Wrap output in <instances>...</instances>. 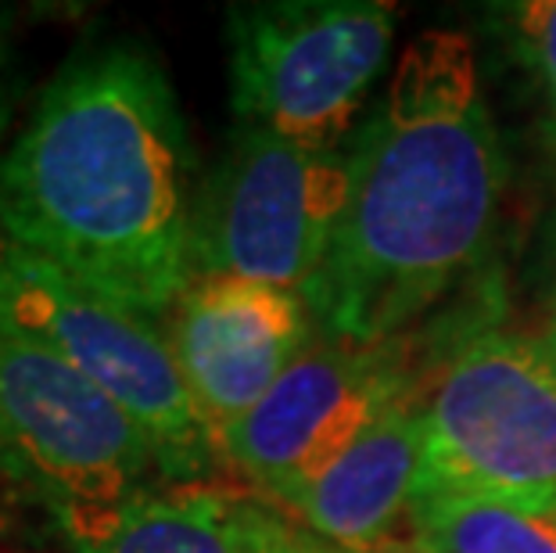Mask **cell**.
Masks as SVG:
<instances>
[{"instance_id":"ba28073f","label":"cell","mask_w":556,"mask_h":553,"mask_svg":"<svg viewBox=\"0 0 556 553\" xmlns=\"http://www.w3.org/2000/svg\"><path fill=\"white\" fill-rule=\"evenodd\" d=\"M413 381L392 341L313 345L283 378L216 435L219 461L255 489L280 503L309 486L359 435L409 392Z\"/></svg>"},{"instance_id":"4fadbf2b","label":"cell","mask_w":556,"mask_h":553,"mask_svg":"<svg viewBox=\"0 0 556 553\" xmlns=\"http://www.w3.org/2000/svg\"><path fill=\"white\" fill-rule=\"evenodd\" d=\"M503 26L510 33L517 58L535 79L556 137V0H517L503 8Z\"/></svg>"},{"instance_id":"7c38bea8","label":"cell","mask_w":556,"mask_h":553,"mask_svg":"<svg viewBox=\"0 0 556 553\" xmlns=\"http://www.w3.org/2000/svg\"><path fill=\"white\" fill-rule=\"evenodd\" d=\"M399 553H556V503L428 489Z\"/></svg>"},{"instance_id":"8992f818","label":"cell","mask_w":556,"mask_h":553,"mask_svg":"<svg viewBox=\"0 0 556 553\" xmlns=\"http://www.w3.org/2000/svg\"><path fill=\"white\" fill-rule=\"evenodd\" d=\"M424 403V492L556 503V356L506 327L470 335Z\"/></svg>"},{"instance_id":"5b68a950","label":"cell","mask_w":556,"mask_h":553,"mask_svg":"<svg viewBox=\"0 0 556 553\" xmlns=\"http://www.w3.org/2000/svg\"><path fill=\"white\" fill-rule=\"evenodd\" d=\"M155 486L148 435L65 360L0 327V489L58 525Z\"/></svg>"},{"instance_id":"277c9868","label":"cell","mask_w":556,"mask_h":553,"mask_svg":"<svg viewBox=\"0 0 556 553\" xmlns=\"http://www.w3.org/2000/svg\"><path fill=\"white\" fill-rule=\"evenodd\" d=\"M399 29L388 0H263L227 11L238 126L334 151L384 73Z\"/></svg>"},{"instance_id":"3957f363","label":"cell","mask_w":556,"mask_h":553,"mask_svg":"<svg viewBox=\"0 0 556 553\" xmlns=\"http://www.w3.org/2000/svg\"><path fill=\"white\" fill-rule=\"evenodd\" d=\"M0 327L101 388L155 450L162 486L208 481L216 431L194 406L165 327L0 241Z\"/></svg>"},{"instance_id":"8fae6325","label":"cell","mask_w":556,"mask_h":553,"mask_svg":"<svg viewBox=\"0 0 556 553\" xmlns=\"http://www.w3.org/2000/svg\"><path fill=\"white\" fill-rule=\"evenodd\" d=\"M54 528L65 553H305L313 546V536L299 532L277 503L212 481L155 486Z\"/></svg>"},{"instance_id":"9c48e42d","label":"cell","mask_w":556,"mask_h":553,"mask_svg":"<svg viewBox=\"0 0 556 553\" xmlns=\"http://www.w3.org/2000/svg\"><path fill=\"white\" fill-rule=\"evenodd\" d=\"M162 327L187 392L219 435L313 349L316 316L302 291L194 277Z\"/></svg>"},{"instance_id":"6da1fadb","label":"cell","mask_w":556,"mask_h":553,"mask_svg":"<svg viewBox=\"0 0 556 553\" xmlns=\"http://www.w3.org/2000/svg\"><path fill=\"white\" fill-rule=\"evenodd\" d=\"M194 140L155 47L83 40L0 151V241L165 321L191 288Z\"/></svg>"},{"instance_id":"52a82bcc","label":"cell","mask_w":556,"mask_h":553,"mask_svg":"<svg viewBox=\"0 0 556 553\" xmlns=\"http://www.w3.org/2000/svg\"><path fill=\"white\" fill-rule=\"evenodd\" d=\"M349 205L338 151L233 126L191 209L194 277H241L305 291Z\"/></svg>"},{"instance_id":"5bb4252c","label":"cell","mask_w":556,"mask_h":553,"mask_svg":"<svg viewBox=\"0 0 556 553\" xmlns=\"http://www.w3.org/2000/svg\"><path fill=\"white\" fill-rule=\"evenodd\" d=\"M18 101V54H15V11L0 4V144Z\"/></svg>"},{"instance_id":"2e32d148","label":"cell","mask_w":556,"mask_h":553,"mask_svg":"<svg viewBox=\"0 0 556 553\" xmlns=\"http://www.w3.org/2000/svg\"><path fill=\"white\" fill-rule=\"evenodd\" d=\"M305 553H345V550H334V546H324V543H316V539H313V546H309V550H305Z\"/></svg>"},{"instance_id":"30bf717a","label":"cell","mask_w":556,"mask_h":553,"mask_svg":"<svg viewBox=\"0 0 556 553\" xmlns=\"http://www.w3.org/2000/svg\"><path fill=\"white\" fill-rule=\"evenodd\" d=\"M424 492L420 388L402 392L345 453L291 492L280 511L302 517L316 539L345 553H399Z\"/></svg>"},{"instance_id":"9a60e30c","label":"cell","mask_w":556,"mask_h":553,"mask_svg":"<svg viewBox=\"0 0 556 553\" xmlns=\"http://www.w3.org/2000/svg\"><path fill=\"white\" fill-rule=\"evenodd\" d=\"M546 345L553 349V356H556V288H553V302H549V335H546Z\"/></svg>"},{"instance_id":"7a4b0ae2","label":"cell","mask_w":556,"mask_h":553,"mask_svg":"<svg viewBox=\"0 0 556 553\" xmlns=\"http://www.w3.org/2000/svg\"><path fill=\"white\" fill-rule=\"evenodd\" d=\"M345 166V216L302 299L334 341L381 345L481 263L500 223L506 159L470 37L428 29L399 54Z\"/></svg>"}]
</instances>
